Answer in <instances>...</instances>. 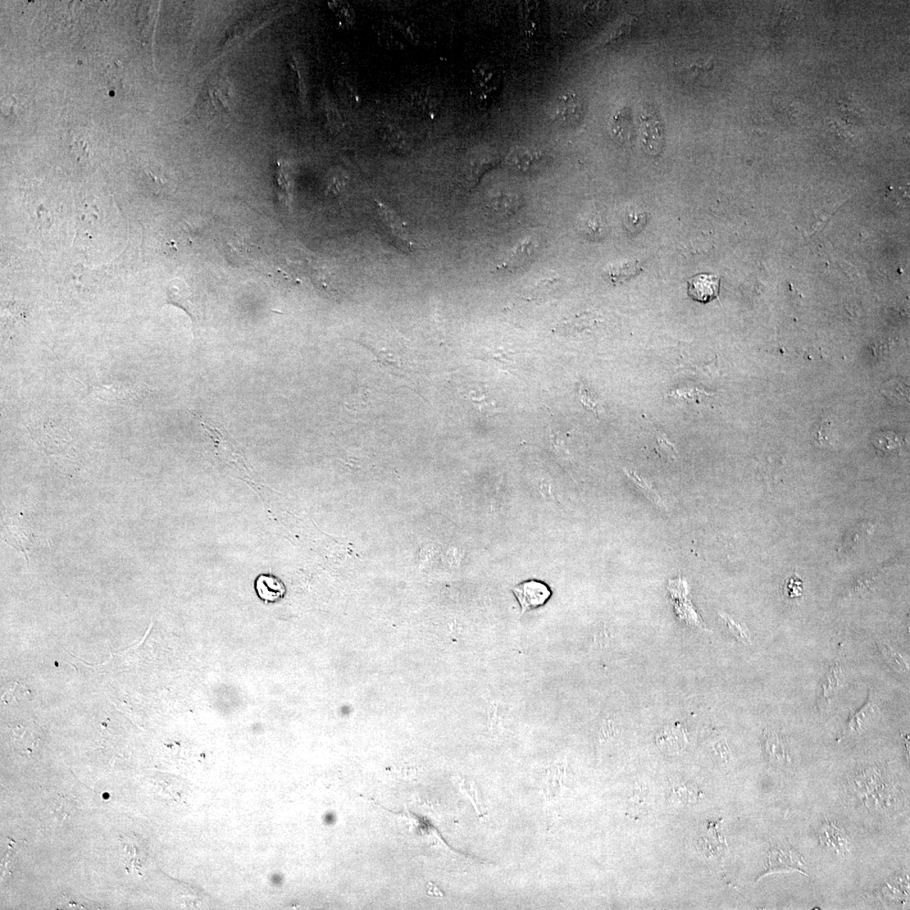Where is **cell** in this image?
<instances>
[{"label": "cell", "instance_id": "obj_1", "mask_svg": "<svg viewBox=\"0 0 910 910\" xmlns=\"http://www.w3.org/2000/svg\"><path fill=\"white\" fill-rule=\"evenodd\" d=\"M233 100V89L229 78L225 72L218 71L204 85L198 107L207 117H220L231 112Z\"/></svg>", "mask_w": 910, "mask_h": 910}, {"label": "cell", "instance_id": "obj_2", "mask_svg": "<svg viewBox=\"0 0 910 910\" xmlns=\"http://www.w3.org/2000/svg\"><path fill=\"white\" fill-rule=\"evenodd\" d=\"M585 112L584 99L573 92L560 95L550 108V116L553 121L565 129H573L579 126L584 120Z\"/></svg>", "mask_w": 910, "mask_h": 910}, {"label": "cell", "instance_id": "obj_3", "mask_svg": "<svg viewBox=\"0 0 910 910\" xmlns=\"http://www.w3.org/2000/svg\"><path fill=\"white\" fill-rule=\"evenodd\" d=\"M167 304L183 309L192 318L194 324H199L203 318V306L198 295L189 288L184 281L174 279L166 289Z\"/></svg>", "mask_w": 910, "mask_h": 910}, {"label": "cell", "instance_id": "obj_4", "mask_svg": "<svg viewBox=\"0 0 910 910\" xmlns=\"http://www.w3.org/2000/svg\"><path fill=\"white\" fill-rule=\"evenodd\" d=\"M641 141L650 156H658L664 146V127L661 118L651 109L641 112Z\"/></svg>", "mask_w": 910, "mask_h": 910}, {"label": "cell", "instance_id": "obj_5", "mask_svg": "<svg viewBox=\"0 0 910 910\" xmlns=\"http://www.w3.org/2000/svg\"><path fill=\"white\" fill-rule=\"evenodd\" d=\"M513 593L520 604L522 614L543 606L552 595L548 585L537 580L525 581L517 584L513 589Z\"/></svg>", "mask_w": 910, "mask_h": 910}, {"label": "cell", "instance_id": "obj_6", "mask_svg": "<svg viewBox=\"0 0 910 910\" xmlns=\"http://www.w3.org/2000/svg\"><path fill=\"white\" fill-rule=\"evenodd\" d=\"M508 162L518 171L533 174L545 165L546 156L534 148L516 147L508 154Z\"/></svg>", "mask_w": 910, "mask_h": 910}, {"label": "cell", "instance_id": "obj_7", "mask_svg": "<svg viewBox=\"0 0 910 910\" xmlns=\"http://www.w3.org/2000/svg\"><path fill=\"white\" fill-rule=\"evenodd\" d=\"M10 731L13 747L22 756L30 757L39 749L41 737L35 722L10 726Z\"/></svg>", "mask_w": 910, "mask_h": 910}, {"label": "cell", "instance_id": "obj_8", "mask_svg": "<svg viewBox=\"0 0 910 910\" xmlns=\"http://www.w3.org/2000/svg\"><path fill=\"white\" fill-rule=\"evenodd\" d=\"M376 203L378 204V210H379L382 221H383L391 236L395 240H397L398 247L402 249L404 252H412L413 250L412 240L410 238L404 221L392 209L385 206L383 203L379 202H376Z\"/></svg>", "mask_w": 910, "mask_h": 910}, {"label": "cell", "instance_id": "obj_9", "mask_svg": "<svg viewBox=\"0 0 910 910\" xmlns=\"http://www.w3.org/2000/svg\"><path fill=\"white\" fill-rule=\"evenodd\" d=\"M764 749L769 759L778 767L787 768L793 764L789 744L785 737L776 731L768 730L764 734Z\"/></svg>", "mask_w": 910, "mask_h": 910}, {"label": "cell", "instance_id": "obj_10", "mask_svg": "<svg viewBox=\"0 0 910 910\" xmlns=\"http://www.w3.org/2000/svg\"><path fill=\"white\" fill-rule=\"evenodd\" d=\"M879 708L877 707L874 695L872 693L871 689L868 690V696L866 703L864 704L861 709L855 712L850 716L847 725H846L841 739L847 738L859 734L870 723L874 720L877 716Z\"/></svg>", "mask_w": 910, "mask_h": 910}, {"label": "cell", "instance_id": "obj_11", "mask_svg": "<svg viewBox=\"0 0 910 910\" xmlns=\"http://www.w3.org/2000/svg\"><path fill=\"white\" fill-rule=\"evenodd\" d=\"M720 279L712 274L695 276L688 282V294L691 299L700 303H708L716 299L720 291Z\"/></svg>", "mask_w": 910, "mask_h": 910}, {"label": "cell", "instance_id": "obj_12", "mask_svg": "<svg viewBox=\"0 0 910 910\" xmlns=\"http://www.w3.org/2000/svg\"><path fill=\"white\" fill-rule=\"evenodd\" d=\"M255 590L262 601L276 603L284 597L286 588L284 582L271 574H262L255 581Z\"/></svg>", "mask_w": 910, "mask_h": 910}, {"label": "cell", "instance_id": "obj_13", "mask_svg": "<svg viewBox=\"0 0 910 910\" xmlns=\"http://www.w3.org/2000/svg\"><path fill=\"white\" fill-rule=\"evenodd\" d=\"M820 840L827 850L837 855H845L849 852L850 844L847 835L830 821L822 827Z\"/></svg>", "mask_w": 910, "mask_h": 910}, {"label": "cell", "instance_id": "obj_14", "mask_svg": "<svg viewBox=\"0 0 910 910\" xmlns=\"http://www.w3.org/2000/svg\"><path fill=\"white\" fill-rule=\"evenodd\" d=\"M843 663L840 660H836L825 673L821 684L820 699L818 700V705H820V707L822 705L827 707L832 699L834 698L837 691L840 689L842 678H843Z\"/></svg>", "mask_w": 910, "mask_h": 910}, {"label": "cell", "instance_id": "obj_15", "mask_svg": "<svg viewBox=\"0 0 910 910\" xmlns=\"http://www.w3.org/2000/svg\"><path fill=\"white\" fill-rule=\"evenodd\" d=\"M769 862L770 864H769L767 872L787 868L801 870L800 867L803 866V859H801L800 855L793 853V850L786 849L785 850L780 847L771 849Z\"/></svg>", "mask_w": 910, "mask_h": 910}, {"label": "cell", "instance_id": "obj_16", "mask_svg": "<svg viewBox=\"0 0 910 910\" xmlns=\"http://www.w3.org/2000/svg\"><path fill=\"white\" fill-rule=\"evenodd\" d=\"M632 132H633V122H632L630 109L626 107L621 109L612 117L611 135L617 142L623 144L631 139Z\"/></svg>", "mask_w": 910, "mask_h": 910}, {"label": "cell", "instance_id": "obj_17", "mask_svg": "<svg viewBox=\"0 0 910 910\" xmlns=\"http://www.w3.org/2000/svg\"><path fill=\"white\" fill-rule=\"evenodd\" d=\"M120 840L124 848L122 855L126 860L127 868L130 867L132 870L139 871V869L143 867L145 859L144 850L141 846L140 842L133 836H126L124 839Z\"/></svg>", "mask_w": 910, "mask_h": 910}, {"label": "cell", "instance_id": "obj_18", "mask_svg": "<svg viewBox=\"0 0 910 910\" xmlns=\"http://www.w3.org/2000/svg\"><path fill=\"white\" fill-rule=\"evenodd\" d=\"M657 743L662 749L676 753L685 748L687 740L682 729L678 727H668L660 732Z\"/></svg>", "mask_w": 910, "mask_h": 910}, {"label": "cell", "instance_id": "obj_19", "mask_svg": "<svg viewBox=\"0 0 910 910\" xmlns=\"http://www.w3.org/2000/svg\"><path fill=\"white\" fill-rule=\"evenodd\" d=\"M877 645L885 661L895 672L901 675H909V663L902 657V655L884 643H877Z\"/></svg>", "mask_w": 910, "mask_h": 910}, {"label": "cell", "instance_id": "obj_20", "mask_svg": "<svg viewBox=\"0 0 910 910\" xmlns=\"http://www.w3.org/2000/svg\"><path fill=\"white\" fill-rule=\"evenodd\" d=\"M720 616L723 623H724L727 630L729 631V633L732 636H734L735 638L742 643H751L750 631L747 626L744 624H742V623L735 621L734 619L727 616V614L724 613H721Z\"/></svg>", "mask_w": 910, "mask_h": 910}, {"label": "cell", "instance_id": "obj_21", "mask_svg": "<svg viewBox=\"0 0 910 910\" xmlns=\"http://www.w3.org/2000/svg\"><path fill=\"white\" fill-rule=\"evenodd\" d=\"M518 201L515 196L509 194H500L491 198V211L500 213V215H510V213L516 211L518 208Z\"/></svg>", "mask_w": 910, "mask_h": 910}, {"label": "cell", "instance_id": "obj_22", "mask_svg": "<svg viewBox=\"0 0 910 910\" xmlns=\"http://www.w3.org/2000/svg\"><path fill=\"white\" fill-rule=\"evenodd\" d=\"M637 268L638 267L631 263L614 264L607 268L605 276H607L613 283H618L635 275Z\"/></svg>", "mask_w": 910, "mask_h": 910}, {"label": "cell", "instance_id": "obj_23", "mask_svg": "<svg viewBox=\"0 0 910 910\" xmlns=\"http://www.w3.org/2000/svg\"><path fill=\"white\" fill-rule=\"evenodd\" d=\"M30 696V691L26 689L24 685L16 682L10 690L3 695L2 702L6 705H17L29 700Z\"/></svg>", "mask_w": 910, "mask_h": 910}, {"label": "cell", "instance_id": "obj_24", "mask_svg": "<svg viewBox=\"0 0 910 910\" xmlns=\"http://www.w3.org/2000/svg\"><path fill=\"white\" fill-rule=\"evenodd\" d=\"M73 813H74V807H73L71 803L68 802L67 798L58 795L55 804H54L53 815L56 817L59 822L63 823L72 816Z\"/></svg>", "mask_w": 910, "mask_h": 910}, {"label": "cell", "instance_id": "obj_25", "mask_svg": "<svg viewBox=\"0 0 910 910\" xmlns=\"http://www.w3.org/2000/svg\"><path fill=\"white\" fill-rule=\"evenodd\" d=\"M784 590L787 598L791 599H798L803 594V582L798 576L791 577L789 581L786 582Z\"/></svg>", "mask_w": 910, "mask_h": 910}, {"label": "cell", "instance_id": "obj_26", "mask_svg": "<svg viewBox=\"0 0 910 910\" xmlns=\"http://www.w3.org/2000/svg\"><path fill=\"white\" fill-rule=\"evenodd\" d=\"M632 480L634 481L637 486H638V488L641 490V491H643V493L646 496H647V497L650 498V500H652L653 502L654 503L658 504V506L664 507V503L661 498L659 497V495L657 493V491H655L652 488H651L650 486L646 483L644 481L641 480L640 478L637 477L636 476H634V477L632 478Z\"/></svg>", "mask_w": 910, "mask_h": 910}, {"label": "cell", "instance_id": "obj_27", "mask_svg": "<svg viewBox=\"0 0 910 910\" xmlns=\"http://www.w3.org/2000/svg\"><path fill=\"white\" fill-rule=\"evenodd\" d=\"M12 844H13V840H11L10 844H9L8 848L6 850V855H4V857L3 858V861H2L3 875L7 874V872L11 873V870H10L11 864H12L14 861L13 859L16 857V854L18 852L17 843H16L15 842V844H14V845H12Z\"/></svg>", "mask_w": 910, "mask_h": 910}, {"label": "cell", "instance_id": "obj_28", "mask_svg": "<svg viewBox=\"0 0 910 910\" xmlns=\"http://www.w3.org/2000/svg\"><path fill=\"white\" fill-rule=\"evenodd\" d=\"M585 230L589 235L593 236V233H599L601 231V221L597 215H591L587 218L585 220Z\"/></svg>", "mask_w": 910, "mask_h": 910}, {"label": "cell", "instance_id": "obj_29", "mask_svg": "<svg viewBox=\"0 0 910 910\" xmlns=\"http://www.w3.org/2000/svg\"><path fill=\"white\" fill-rule=\"evenodd\" d=\"M491 355L493 360L505 364V365L513 363L512 354L508 351H503V350L500 349L493 350Z\"/></svg>", "mask_w": 910, "mask_h": 910}]
</instances>
